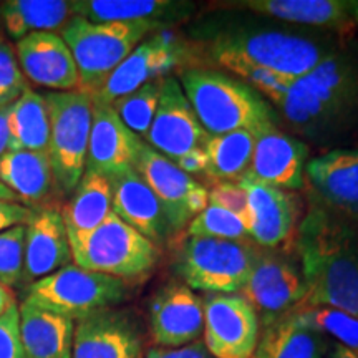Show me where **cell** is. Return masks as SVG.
Segmentation results:
<instances>
[{"mask_svg":"<svg viewBox=\"0 0 358 358\" xmlns=\"http://www.w3.org/2000/svg\"><path fill=\"white\" fill-rule=\"evenodd\" d=\"M257 244L191 237L174 257V272L191 290L237 294L248 282Z\"/></svg>","mask_w":358,"mask_h":358,"instance_id":"obj_8","label":"cell"},{"mask_svg":"<svg viewBox=\"0 0 358 358\" xmlns=\"http://www.w3.org/2000/svg\"><path fill=\"white\" fill-rule=\"evenodd\" d=\"M204 303V345L214 358H250L259 345L261 322L239 294H208Z\"/></svg>","mask_w":358,"mask_h":358,"instance_id":"obj_14","label":"cell"},{"mask_svg":"<svg viewBox=\"0 0 358 358\" xmlns=\"http://www.w3.org/2000/svg\"><path fill=\"white\" fill-rule=\"evenodd\" d=\"M204 42L217 65H257L292 78L303 77L337 52L329 38L319 35L250 24L209 29Z\"/></svg>","mask_w":358,"mask_h":358,"instance_id":"obj_3","label":"cell"},{"mask_svg":"<svg viewBox=\"0 0 358 358\" xmlns=\"http://www.w3.org/2000/svg\"><path fill=\"white\" fill-rule=\"evenodd\" d=\"M145 358H214L211 353L208 352L204 342H192L189 345L178 347V348H163L155 347L146 352Z\"/></svg>","mask_w":358,"mask_h":358,"instance_id":"obj_41","label":"cell"},{"mask_svg":"<svg viewBox=\"0 0 358 358\" xmlns=\"http://www.w3.org/2000/svg\"><path fill=\"white\" fill-rule=\"evenodd\" d=\"M143 337L128 312L103 308L75 322L71 358H140Z\"/></svg>","mask_w":358,"mask_h":358,"instance_id":"obj_16","label":"cell"},{"mask_svg":"<svg viewBox=\"0 0 358 358\" xmlns=\"http://www.w3.org/2000/svg\"><path fill=\"white\" fill-rule=\"evenodd\" d=\"M19 324V306L0 317V358H25Z\"/></svg>","mask_w":358,"mask_h":358,"instance_id":"obj_39","label":"cell"},{"mask_svg":"<svg viewBox=\"0 0 358 358\" xmlns=\"http://www.w3.org/2000/svg\"><path fill=\"white\" fill-rule=\"evenodd\" d=\"M69 241L75 266L127 284L145 279L159 261L158 245L129 227L113 211L93 231L69 234Z\"/></svg>","mask_w":358,"mask_h":358,"instance_id":"obj_6","label":"cell"},{"mask_svg":"<svg viewBox=\"0 0 358 358\" xmlns=\"http://www.w3.org/2000/svg\"><path fill=\"white\" fill-rule=\"evenodd\" d=\"M0 182L27 208H53L58 189L50 158L47 153L29 150H13L0 159Z\"/></svg>","mask_w":358,"mask_h":358,"instance_id":"obj_24","label":"cell"},{"mask_svg":"<svg viewBox=\"0 0 358 358\" xmlns=\"http://www.w3.org/2000/svg\"><path fill=\"white\" fill-rule=\"evenodd\" d=\"M140 358H143V357H140Z\"/></svg>","mask_w":358,"mask_h":358,"instance_id":"obj_50","label":"cell"},{"mask_svg":"<svg viewBox=\"0 0 358 358\" xmlns=\"http://www.w3.org/2000/svg\"><path fill=\"white\" fill-rule=\"evenodd\" d=\"M113 204L111 211L129 227L145 236L155 245H163L171 236L168 219L159 199L136 169L111 179Z\"/></svg>","mask_w":358,"mask_h":358,"instance_id":"obj_23","label":"cell"},{"mask_svg":"<svg viewBox=\"0 0 358 358\" xmlns=\"http://www.w3.org/2000/svg\"><path fill=\"white\" fill-rule=\"evenodd\" d=\"M295 254L307 285L301 307H332L358 317V232L348 217L312 206L299 224Z\"/></svg>","mask_w":358,"mask_h":358,"instance_id":"obj_1","label":"cell"},{"mask_svg":"<svg viewBox=\"0 0 358 358\" xmlns=\"http://www.w3.org/2000/svg\"><path fill=\"white\" fill-rule=\"evenodd\" d=\"M127 295V282L70 264L32 282L24 302L77 322L93 312L120 306Z\"/></svg>","mask_w":358,"mask_h":358,"instance_id":"obj_9","label":"cell"},{"mask_svg":"<svg viewBox=\"0 0 358 358\" xmlns=\"http://www.w3.org/2000/svg\"><path fill=\"white\" fill-rule=\"evenodd\" d=\"M295 312L313 330L337 340L338 345L358 352V317L332 307H299Z\"/></svg>","mask_w":358,"mask_h":358,"instance_id":"obj_34","label":"cell"},{"mask_svg":"<svg viewBox=\"0 0 358 358\" xmlns=\"http://www.w3.org/2000/svg\"><path fill=\"white\" fill-rule=\"evenodd\" d=\"M71 17L73 7L65 0H8L0 7L3 29L15 42L30 34L62 32Z\"/></svg>","mask_w":358,"mask_h":358,"instance_id":"obj_30","label":"cell"},{"mask_svg":"<svg viewBox=\"0 0 358 358\" xmlns=\"http://www.w3.org/2000/svg\"><path fill=\"white\" fill-rule=\"evenodd\" d=\"M29 88L17 60L15 47L0 35V108H8Z\"/></svg>","mask_w":358,"mask_h":358,"instance_id":"obj_37","label":"cell"},{"mask_svg":"<svg viewBox=\"0 0 358 358\" xmlns=\"http://www.w3.org/2000/svg\"><path fill=\"white\" fill-rule=\"evenodd\" d=\"M159 29V25L150 22L95 24L82 17H71L62 29V38L69 45L77 64L80 92L95 96L116 66L148 37V34L158 32Z\"/></svg>","mask_w":358,"mask_h":358,"instance_id":"obj_5","label":"cell"},{"mask_svg":"<svg viewBox=\"0 0 358 358\" xmlns=\"http://www.w3.org/2000/svg\"><path fill=\"white\" fill-rule=\"evenodd\" d=\"M329 358H358V352H353L350 348H345L338 343L330 348L329 352Z\"/></svg>","mask_w":358,"mask_h":358,"instance_id":"obj_45","label":"cell"},{"mask_svg":"<svg viewBox=\"0 0 358 358\" xmlns=\"http://www.w3.org/2000/svg\"><path fill=\"white\" fill-rule=\"evenodd\" d=\"M250 358H262V355H261V353H259V352L256 350V353H254V355L250 357Z\"/></svg>","mask_w":358,"mask_h":358,"instance_id":"obj_48","label":"cell"},{"mask_svg":"<svg viewBox=\"0 0 358 358\" xmlns=\"http://www.w3.org/2000/svg\"><path fill=\"white\" fill-rule=\"evenodd\" d=\"M8 129L13 150H29L48 155L50 118L42 93L29 88L8 108Z\"/></svg>","mask_w":358,"mask_h":358,"instance_id":"obj_32","label":"cell"},{"mask_svg":"<svg viewBox=\"0 0 358 358\" xmlns=\"http://www.w3.org/2000/svg\"><path fill=\"white\" fill-rule=\"evenodd\" d=\"M143 140L124 127L111 105L93 100V118L90 129L87 168L113 179L134 169Z\"/></svg>","mask_w":358,"mask_h":358,"instance_id":"obj_18","label":"cell"},{"mask_svg":"<svg viewBox=\"0 0 358 358\" xmlns=\"http://www.w3.org/2000/svg\"><path fill=\"white\" fill-rule=\"evenodd\" d=\"M174 164H176L181 171L189 174V176H192V174L206 173V168H208V155H206V150L191 151V153L178 158L174 161Z\"/></svg>","mask_w":358,"mask_h":358,"instance_id":"obj_42","label":"cell"},{"mask_svg":"<svg viewBox=\"0 0 358 358\" xmlns=\"http://www.w3.org/2000/svg\"><path fill=\"white\" fill-rule=\"evenodd\" d=\"M25 226L12 227L0 232V282L15 287L25 275Z\"/></svg>","mask_w":358,"mask_h":358,"instance_id":"obj_36","label":"cell"},{"mask_svg":"<svg viewBox=\"0 0 358 358\" xmlns=\"http://www.w3.org/2000/svg\"><path fill=\"white\" fill-rule=\"evenodd\" d=\"M113 187L111 179L95 171H85L78 186L60 209L69 234H85L93 231L111 214Z\"/></svg>","mask_w":358,"mask_h":358,"instance_id":"obj_29","label":"cell"},{"mask_svg":"<svg viewBox=\"0 0 358 358\" xmlns=\"http://www.w3.org/2000/svg\"><path fill=\"white\" fill-rule=\"evenodd\" d=\"M256 138L245 129L209 136L204 148L208 155L206 176L216 182L239 181L250 169Z\"/></svg>","mask_w":358,"mask_h":358,"instance_id":"obj_31","label":"cell"},{"mask_svg":"<svg viewBox=\"0 0 358 358\" xmlns=\"http://www.w3.org/2000/svg\"><path fill=\"white\" fill-rule=\"evenodd\" d=\"M134 169L159 199L171 234L187 227V224L208 206V189L145 141L140 148Z\"/></svg>","mask_w":358,"mask_h":358,"instance_id":"obj_13","label":"cell"},{"mask_svg":"<svg viewBox=\"0 0 358 358\" xmlns=\"http://www.w3.org/2000/svg\"><path fill=\"white\" fill-rule=\"evenodd\" d=\"M0 24H2V20H0Z\"/></svg>","mask_w":358,"mask_h":358,"instance_id":"obj_49","label":"cell"},{"mask_svg":"<svg viewBox=\"0 0 358 358\" xmlns=\"http://www.w3.org/2000/svg\"><path fill=\"white\" fill-rule=\"evenodd\" d=\"M209 134L199 123L179 80L166 77L145 143L169 161H176L191 151L204 150Z\"/></svg>","mask_w":358,"mask_h":358,"instance_id":"obj_15","label":"cell"},{"mask_svg":"<svg viewBox=\"0 0 358 358\" xmlns=\"http://www.w3.org/2000/svg\"><path fill=\"white\" fill-rule=\"evenodd\" d=\"M34 216V209L27 208L19 201L0 199V232H6L17 226H27Z\"/></svg>","mask_w":358,"mask_h":358,"instance_id":"obj_40","label":"cell"},{"mask_svg":"<svg viewBox=\"0 0 358 358\" xmlns=\"http://www.w3.org/2000/svg\"><path fill=\"white\" fill-rule=\"evenodd\" d=\"M17 60L24 77L52 92L80 90L77 64L62 35L30 34L15 43Z\"/></svg>","mask_w":358,"mask_h":358,"instance_id":"obj_19","label":"cell"},{"mask_svg":"<svg viewBox=\"0 0 358 358\" xmlns=\"http://www.w3.org/2000/svg\"><path fill=\"white\" fill-rule=\"evenodd\" d=\"M327 350L325 335L307 325L295 310L264 327L257 345L262 358H324Z\"/></svg>","mask_w":358,"mask_h":358,"instance_id":"obj_28","label":"cell"},{"mask_svg":"<svg viewBox=\"0 0 358 358\" xmlns=\"http://www.w3.org/2000/svg\"><path fill=\"white\" fill-rule=\"evenodd\" d=\"M8 108H0V159L13 151V141L8 129Z\"/></svg>","mask_w":358,"mask_h":358,"instance_id":"obj_43","label":"cell"},{"mask_svg":"<svg viewBox=\"0 0 358 358\" xmlns=\"http://www.w3.org/2000/svg\"><path fill=\"white\" fill-rule=\"evenodd\" d=\"M15 306H17V299H15V294H13V290L0 282V317L6 315V313Z\"/></svg>","mask_w":358,"mask_h":358,"instance_id":"obj_44","label":"cell"},{"mask_svg":"<svg viewBox=\"0 0 358 358\" xmlns=\"http://www.w3.org/2000/svg\"><path fill=\"white\" fill-rule=\"evenodd\" d=\"M179 85L209 136L239 129L259 136L277 128L275 115L261 93L239 78L217 70L191 66L179 71Z\"/></svg>","mask_w":358,"mask_h":358,"instance_id":"obj_4","label":"cell"},{"mask_svg":"<svg viewBox=\"0 0 358 358\" xmlns=\"http://www.w3.org/2000/svg\"><path fill=\"white\" fill-rule=\"evenodd\" d=\"M236 6L271 19L338 34H350L355 25L347 0H245Z\"/></svg>","mask_w":358,"mask_h":358,"instance_id":"obj_26","label":"cell"},{"mask_svg":"<svg viewBox=\"0 0 358 358\" xmlns=\"http://www.w3.org/2000/svg\"><path fill=\"white\" fill-rule=\"evenodd\" d=\"M307 159L308 146L306 143L272 128L256 138L249 171L261 181L280 189H302Z\"/></svg>","mask_w":358,"mask_h":358,"instance_id":"obj_20","label":"cell"},{"mask_svg":"<svg viewBox=\"0 0 358 358\" xmlns=\"http://www.w3.org/2000/svg\"><path fill=\"white\" fill-rule=\"evenodd\" d=\"M208 204L232 213L244 224L249 221L248 194L237 182H216L208 189Z\"/></svg>","mask_w":358,"mask_h":358,"instance_id":"obj_38","label":"cell"},{"mask_svg":"<svg viewBox=\"0 0 358 358\" xmlns=\"http://www.w3.org/2000/svg\"><path fill=\"white\" fill-rule=\"evenodd\" d=\"M237 294L252 306L264 327L274 324L306 301L301 262L289 250L257 245L248 282Z\"/></svg>","mask_w":358,"mask_h":358,"instance_id":"obj_10","label":"cell"},{"mask_svg":"<svg viewBox=\"0 0 358 358\" xmlns=\"http://www.w3.org/2000/svg\"><path fill=\"white\" fill-rule=\"evenodd\" d=\"M192 58V47L185 38L168 29H159L116 66L93 100L111 105L143 85L166 78L174 70L182 71Z\"/></svg>","mask_w":358,"mask_h":358,"instance_id":"obj_11","label":"cell"},{"mask_svg":"<svg viewBox=\"0 0 358 358\" xmlns=\"http://www.w3.org/2000/svg\"><path fill=\"white\" fill-rule=\"evenodd\" d=\"M350 12H352L353 24L358 27V0H357V2H350Z\"/></svg>","mask_w":358,"mask_h":358,"instance_id":"obj_47","label":"cell"},{"mask_svg":"<svg viewBox=\"0 0 358 358\" xmlns=\"http://www.w3.org/2000/svg\"><path fill=\"white\" fill-rule=\"evenodd\" d=\"M73 17H82L95 24H133L150 22L164 27L186 19L192 10L189 2H171V0H77L71 2Z\"/></svg>","mask_w":358,"mask_h":358,"instance_id":"obj_25","label":"cell"},{"mask_svg":"<svg viewBox=\"0 0 358 358\" xmlns=\"http://www.w3.org/2000/svg\"><path fill=\"white\" fill-rule=\"evenodd\" d=\"M306 176L324 206L358 219V150H332L310 159Z\"/></svg>","mask_w":358,"mask_h":358,"instance_id":"obj_21","label":"cell"},{"mask_svg":"<svg viewBox=\"0 0 358 358\" xmlns=\"http://www.w3.org/2000/svg\"><path fill=\"white\" fill-rule=\"evenodd\" d=\"M20 342L25 358H71L75 320L22 303Z\"/></svg>","mask_w":358,"mask_h":358,"instance_id":"obj_27","label":"cell"},{"mask_svg":"<svg viewBox=\"0 0 358 358\" xmlns=\"http://www.w3.org/2000/svg\"><path fill=\"white\" fill-rule=\"evenodd\" d=\"M163 80L164 78L143 85L141 88L134 90L129 95L118 98L115 103H111V106H113V110L120 116L124 127L143 141L148 136L156 110H158Z\"/></svg>","mask_w":358,"mask_h":358,"instance_id":"obj_33","label":"cell"},{"mask_svg":"<svg viewBox=\"0 0 358 358\" xmlns=\"http://www.w3.org/2000/svg\"><path fill=\"white\" fill-rule=\"evenodd\" d=\"M187 236L213 237V239L234 241V243H250V236L245 224L229 211L208 204L187 224Z\"/></svg>","mask_w":358,"mask_h":358,"instance_id":"obj_35","label":"cell"},{"mask_svg":"<svg viewBox=\"0 0 358 358\" xmlns=\"http://www.w3.org/2000/svg\"><path fill=\"white\" fill-rule=\"evenodd\" d=\"M71 262V249L60 209L35 211L25 226V275L24 282L35 280L60 271Z\"/></svg>","mask_w":358,"mask_h":358,"instance_id":"obj_22","label":"cell"},{"mask_svg":"<svg viewBox=\"0 0 358 358\" xmlns=\"http://www.w3.org/2000/svg\"><path fill=\"white\" fill-rule=\"evenodd\" d=\"M43 96L50 118L48 158L58 189L62 196H69L78 186L87 168L93 96L80 90L48 92Z\"/></svg>","mask_w":358,"mask_h":358,"instance_id":"obj_7","label":"cell"},{"mask_svg":"<svg viewBox=\"0 0 358 358\" xmlns=\"http://www.w3.org/2000/svg\"><path fill=\"white\" fill-rule=\"evenodd\" d=\"M274 105L295 131L322 141L352 122L358 111V64L334 52L303 77L294 78Z\"/></svg>","mask_w":358,"mask_h":358,"instance_id":"obj_2","label":"cell"},{"mask_svg":"<svg viewBox=\"0 0 358 358\" xmlns=\"http://www.w3.org/2000/svg\"><path fill=\"white\" fill-rule=\"evenodd\" d=\"M248 194L249 221L245 224L250 239L259 248L280 249L292 252L295 249L302 203L292 191L280 189L245 173L237 181Z\"/></svg>","mask_w":358,"mask_h":358,"instance_id":"obj_12","label":"cell"},{"mask_svg":"<svg viewBox=\"0 0 358 358\" xmlns=\"http://www.w3.org/2000/svg\"><path fill=\"white\" fill-rule=\"evenodd\" d=\"M0 199H3V201H17L15 196H13L12 192L8 191L7 187L2 185V182H0Z\"/></svg>","mask_w":358,"mask_h":358,"instance_id":"obj_46","label":"cell"},{"mask_svg":"<svg viewBox=\"0 0 358 358\" xmlns=\"http://www.w3.org/2000/svg\"><path fill=\"white\" fill-rule=\"evenodd\" d=\"M150 325L158 347L178 348L198 342L204 330L203 299L187 285L169 282L151 299Z\"/></svg>","mask_w":358,"mask_h":358,"instance_id":"obj_17","label":"cell"}]
</instances>
